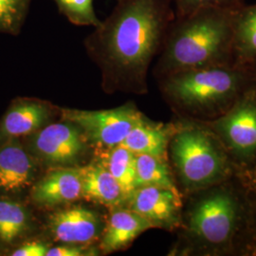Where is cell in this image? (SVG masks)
I'll list each match as a JSON object with an SVG mask.
<instances>
[{
    "mask_svg": "<svg viewBox=\"0 0 256 256\" xmlns=\"http://www.w3.org/2000/svg\"><path fill=\"white\" fill-rule=\"evenodd\" d=\"M48 229L56 241L86 244L97 238L100 220L96 212L82 206L57 210L48 218Z\"/></svg>",
    "mask_w": 256,
    "mask_h": 256,
    "instance_id": "8fae6325",
    "label": "cell"
},
{
    "mask_svg": "<svg viewBox=\"0 0 256 256\" xmlns=\"http://www.w3.org/2000/svg\"><path fill=\"white\" fill-rule=\"evenodd\" d=\"M61 14L70 23L78 27H97L101 23L98 18L93 1L94 0H52Z\"/></svg>",
    "mask_w": 256,
    "mask_h": 256,
    "instance_id": "7402d4cb",
    "label": "cell"
},
{
    "mask_svg": "<svg viewBox=\"0 0 256 256\" xmlns=\"http://www.w3.org/2000/svg\"><path fill=\"white\" fill-rule=\"evenodd\" d=\"M48 117V108L40 102H16L0 122V144L32 135L46 124Z\"/></svg>",
    "mask_w": 256,
    "mask_h": 256,
    "instance_id": "5bb4252c",
    "label": "cell"
},
{
    "mask_svg": "<svg viewBox=\"0 0 256 256\" xmlns=\"http://www.w3.org/2000/svg\"><path fill=\"white\" fill-rule=\"evenodd\" d=\"M102 164L118 182L128 200L136 189V154L120 144L110 147Z\"/></svg>",
    "mask_w": 256,
    "mask_h": 256,
    "instance_id": "d6986e66",
    "label": "cell"
},
{
    "mask_svg": "<svg viewBox=\"0 0 256 256\" xmlns=\"http://www.w3.org/2000/svg\"><path fill=\"white\" fill-rule=\"evenodd\" d=\"M90 256L88 250L82 246L66 244L63 246L52 248L48 250L46 256Z\"/></svg>",
    "mask_w": 256,
    "mask_h": 256,
    "instance_id": "484cf974",
    "label": "cell"
},
{
    "mask_svg": "<svg viewBox=\"0 0 256 256\" xmlns=\"http://www.w3.org/2000/svg\"><path fill=\"white\" fill-rule=\"evenodd\" d=\"M32 0H0V34L18 36L27 18Z\"/></svg>",
    "mask_w": 256,
    "mask_h": 256,
    "instance_id": "603a6c76",
    "label": "cell"
},
{
    "mask_svg": "<svg viewBox=\"0 0 256 256\" xmlns=\"http://www.w3.org/2000/svg\"><path fill=\"white\" fill-rule=\"evenodd\" d=\"M234 64L248 66L256 61V4L245 3L236 10L234 23Z\"/></svg>",
    "mask_w": 256,
    "mask_h": 256,
    "instance_id": "ac0fdd59",
    "label": "cell"
},
{
    "mask_svg": "<svg viewBox=\"0 0 256 256\" xmlns=\"http://www.w3.org/2000/svg\"><path fill=\"white\" fill-rule=\"evenodd\" d=\"M238 1H240V2H245V0H238Z\"/></svg>",
    "mask_w": 256,
    "mask_h": 256,
    "instance_id": "83f0119b",
    "label": "cell"
},
{
    "mask_svg": "<svg viewBox=\"0 0 256 256\" xmlns=\"http://www.w3.org/2000/svg\"><path fill=\"white\" fill-rule=\"evenodd\" d=\"M220 138L234 166L256 160V88L248 86L224 114L204 122Z\"/></svg>",
    "mask_w": 256,
    "mask_h": 256,
    "instance_id": "8992f818",
    "label": "cell"
},
{
    "mask_svg": "<svg viewBox=\"0 0 256 256\" xmlns=\"http://www.w3.org/2000/svg\"><path fill=\"white\" fill-rule=\"evenodd\" d=\"M160 79L167 98L200 122L224 114L254 82L250 68L238 64L192 68Z\"/></svg>",
    "mask_w": 256,
    "mask_h": 256,
    "instance_id": "277c9868",
    "label": "cell"
},
{
    "mask_svg": "<svg viewBox=\"0 0 256 256\" xmlns=\"http://www.w3.org/2000/svg\"><path fill=\"white\" fill-rule=\"evenodd\" d=\"M110 16L86 44L108 79L138 90L146 88L148 68L162 50L176 18L172 0H116Z\"/></svg>",
    "mask_w": 256,
    "mask_h": 256,
    "instance_id": "6da1fadb",
    "label": "cell"
},
{
    "mask_svg": "<svg viewBox=\"0 0 256 256\" xmlns=\"http://www.w3.org/2000/svg\"><path fill=\"white\" fill-rule=\"evenodd\" d=\"M232 178L244 202V223L238 236L236 256H256V160L234 166Z\"/></svg>",
    "mask_w": 256,
    "mask_h": 256,
    "instance_id": "4fadbf2b",
    "label": "cell"
},
{
    "mask_svg": "<svg viewBox=\"0 0 256 256\" xmlns=\"http://www.w3.org/2000/svg\"><path fill=\"white\" fill-rule=\"evenodd\" d=\"M62 117L79 128L86 138L110 148L120 144L129 132L146 119L128 106L100 111L63 110Z\"/></svg>",
    "mask_w": 256,
    "mask_h": 256,
    "instance_id": "52a82bcc",
    "label": "cell"
},
{
    "mask_svg": "<svg viewBox=\"0 0 256 256\" xmlns=\"http://www.w3.org/2000/svg\"><path fill=\"white\" fill-rule=\"evenodd\" d=\"M239 7H212L174 18L156 68L158 76L162 78L192 68L234 64V23Z\"/></svg>",
    "mask_w": 256,
    "mask_h": 256,
    "instance_id": "7a4b0ae2",
    "label": "cell"
},
{
    "mask_svg": "<svg viewBox=\"0 0 256 256\" xmlns=\"http://www.w3.org/2000/svg\"><path fill=\"white\" fill-rule=\"evenodd\" d=\"M248 68H250V70L252 76V81H254V86H256V61L254 63L250 64Z\"/></svg>",
    "mask_w": 256,
    "mask_h": 256,
    "instance_id": "4316f807",
    "label": "cell"
},
{
    "mask_svg": "<svg viewBox=\"0 0 256 256\" xmlns=\"http://www.w3.org/2000/svg\"><path fill=\"white\" fill-rule=\"evenodd\" d=\"M168 153L187 196L234 176V164L226 148L204 122L188 120L176 124Z\"/></svg>",
    "mask_w": 256,
    "mask_h": 256,
    "instance_id": "5b68a950",
    "label": "cell"
},
{
    "mask_svg": "<svg viewBox=\"0 0 256 256\" xmlns=\"http://www.w3.org/2000/svg\"><path fill=\"white\" fill-rule=\"evenodd\" d=\"M176 124L153 122L144 119L133 128L120 146L134 154H146L167 160L168 146Z\"/></svg>",
    "mask_w": 256,
    "mask_h": 256,
    "instance_id": "e0dca14e",
    "label": "cell"
},
{
    "mask_svg": "<svg viewBox=\"0 0 256 256\" xmlns=\"http://www.w3.org/2000/svg\"><path fill=\"white\" fill-rule=\"evenodd\" d=\"M155 225L136 212L117 208L112 210L101 242L102 250L110 254L128 246L133 240Z\"/></svg>",
    "mask_w": 256,
    "mask_h": 256,
    "instance_id": "9a60e30c",
    "label": "cell"
},
{
    "mask_svg": "<svg viewBox=\"0 0 256 256\" xmlns=\"http://www.w3.org/2000/svg\"><path fill=\"white\" fill-rule=\"evenodd\" d=\"M36 174V162L19 140L0 144V196L23 192L32 184Z\"/></svg>",
    "mask_w": 256,
    "mask_h": 256,
    "instance_id": "30bf717a",
    "label": "cell"
},
{
    "mask_svg": "<svg viewBox=\"0 0 256 256\" xmlns=\"http://www.w3.org/2000/svg\"><path fill=\"white\" fill-rule=\"evenodd\" d=\"M128 208L146 218L156 228H180L182 221V194L160 186L138 187L128 198Z\"/></svg>",
    "mask_w": 256,
    "mask_h": 256,
    "instance_id": "9c48e42d",
    "label": "cell"
},
{
    "mask_svg": "<svg viewBox=\"0 0 256 256\" xmlns=\"http://www.w3.org/2000/svg\"><path fill=\"white\" fill-rule=\"evenodd\" d=\"M84 138L79 128L70 122L54 124L32 134L30 149L48 164L68 166L82 156Z\"/></svg>",
    "mask_w": 256,
    "mask_h": 256,
    "instance_id": "ba28073f",
    "label": "cell"
},
{
    "mask_svg": "<svg viewBox=\"0 0 256 256\" xmlns=\"http://www.w3.org/2000/svg\"><path fill=\"white\" fill-rule=\"evenodd\" d=\"M30 198L37 205L46 207L68 204L81 198L79 168L64 167L52 171L32 186Z\"/></svg>",
    "mask_w": 256,
    "mask_h": 256,
    "instance_id": "7c38bea8",
    "label": "cell"
},
{
    "mask_svg": "<svg viewBox=\"0 0 256 256\" xmlns=\"http://www.w3.org/2000/svg\"><path fill=\"white\" fill-rule=\"evenodd\" d=\"M176 18L190 16L200 10L212 7H239L245 2L238 0H172Z\"/></svg>",
    "mask_w": 256,
    "mask_h": 256,
    "instance_id": "cb8c5ba5",
    "label": "cell"
},
{
    "mask_svg": "<svg viewBox=\"0 0 256 256\" xmlns=\"http://www.w3.org/2000/svg\"><path fill=\"white\" fill-rule=\"evenodd\" d=\"M48 245L41 241L28 242L12 252V256H46Z\"/></svg>",
    "mask_w": 256,
    "mask_h": 256,
    "instance_id": "d4e9b609",
    "label": "cell"
},
{
    "mask_svg": "<svg viewBox=\"0 0 256 256\" xmlns=\"http://www.w3.org/2000/svg\"><path fill=\"white\" fill-rule=\"evenodd\" d=\"M149 185L178 190L167 160L146 154H138L135 186L138 188Z\"/></svg>",
    "mask_w": 256,
    "mask_h": 256,
    "instance_id": "44dd1931",
    "label": "cell"
},
{
    "mask_svg": "<svg viewBox=\"0 0 256 256\" xmlns=\"http://www.w3.org/2000/svg\"><path fill=\"white\" fill-rule=\"evenodd\" d=\"M82 198L108 207H119L128 202L118 182L102 164L79 167Z\"/></svg>",
    "mask_w": 256,
    "mask_h": 256,
    "instance_id": "2e32d148",
    "label": "cell"
},
{
    "mask_svg": "<svg viewBox=\"0 0 256 256\" xmlns=\"http://www.w3.org/2000/svg\"><path fill=\"white\" fill-rule=\"evenodd\" d=\"M30 228V214L21 203L0 196V242L10 244Z\"/></svg>",
    "mask_w": 256,
    "mask_h": 256,
    "instance_id": "ffe728a7",
    "label": "cell"
},
{
    "mask_svg": "<svg viewBox=\"0 0 256 256\" xmlns=\"http://www.w3.org/2000/svg\"><path fill=\"white\" fill-rule=\"evenodd\" d=\"M180 227L185 252L202 256H234L244 223V202L232 178L189 194Z\"/></svg>",
    "mask_w": 256,
    "mask_h": 256,
    "instance_id": "3957f363",
    "label": "cell"
}]
</instances>
